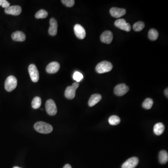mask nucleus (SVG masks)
Returning a JSON list of instances; mask_svg holds the SVG:
<instances>
[{
	"mask_svg": "<svg viewBox=\"0 0 168 168\" xmlns=\"http://www.w3.org/2000/svg\"><path fill=\"white\" fill-rule=\"evenodd\" d=\"M5 12L7 14L13 16H18L21 12V8L20 6H10L5 9Z\"/></svg>",
	"mask_w": 168,
	"mask_h": 168,
	"instance_id": "obj_9",
	"label": "nucleus"
},
{
	"mask_svg": "<svg viewBox=\"0 0 168 168\" xmlns=\"http://www.w3.org/2000/svg\"><path fill=\"white\" fill-rule=\"evenodd\" d=\"M49 29L48 32L50 35L54 36L56 35L58 31V23L57 20L55 18H52L50 21Z\"/></svg>",
	"mask_w": 168,
	"mask_h": 168,
	"instance_id": "obj_14",
	"label": "nucleus"
},
{
	"mask_svg": "<svg viewBox=\"0 0 168 168\" xmlns=\"http://www.w3.org/2000/svg\"><path fill=\"white\" fill-rule=\"evenodd\" d=\"M145 24L144 22L141 21H138L134 24L133 26V29L135 31L139 32L141 31L144 29Z\"/></svg>",
	"mask_w": 168,
	"mask_h": 168,
	"instance_id": "obj_24",
	"label": "nucleus"
},
{
	"mask_svg": "<svg viewBox=\"0 0 168 168\" xmlns=\"http://www.w3.org/2000/svg\"><path fill=\"white\" fill-rule=\"evenodd\" d=\"M164 93H165V95L167 98L168 97V88H166L165 89V91H164Z\"/></svg>",
	"mask_w": 168,
	"mask_h": 168,
	"instance_id": "obj_29",
	"label": "nucleus"
},
{
	"mask_svg": "<svg viewBox=\"0 0 168 168\" xmlns=\"http://www.w3.org/2000/svg\"><path fill=\"white\" fill-rule=\"evenodd\" d=\"M63 168H72V167H71V165L70 164H67L66 165H64V167H63Z\"/></svg>",
	"mask_w": 168,
	"mask_h": 168,
	"instance_id": "obj_30",
	"label": "nucleus"
},
{
	"mask_svg": "<svg viewBox=\"0 0 168 168\" xmlns=\"http://www.w3.org/2000/svg\"><path fill=\"white\" fill-rule=\"evenodd\" d=\"M79 87V83L78 82L73 83L72 86H69L67 87L64 93L65 97L68 99L72 100L74 98L76 94V91Z\"/></svg>",
	"mask_w": 168,
	"mask_h": 168,
	"instance_id": "obj_4",
	"label": "nucleus"
},
{
	"mask_svg": "<svg viewBox=\"0 0 168 168\" xmlns=\"http://www.w3.org/2000/svg\"><path fill=\"white\" fill-rule=\"evenodd\" d=\"M129 91V87L125 84H120L117 85L114 89V93L116 95L122 96Z\"/></svg>",
	"mask_w": 168,
	"mask_h": 168,
	"instance_id": "obj_7",
	"label": "nucleus"
},
{
	"mask_svg": "<svg viewBox=\"0 0 168 168\" xmlns=\"http://www.w3.org/2000/svg\"><path fill=\"white\" fill-rule=\"evenodd\" d=\"M11 38L14 41L17 42H24L26 39V36L21 31H16L12 33Z\"/></svg>",
	"mask_w": 168,
	"mask_h": 168,
	"instance_id": "obj_16",
	"label": "nucleus"
},
{
	"mask_svg": "<svg viewBox=\"0 0 168 168\" xmlns=\"http://www.w3.org/2000/svg\"><path fill=\"white\" fill-rule=\"evenodd\" d=\"M41 102H42V101H41V98L39 97H35L33 98V100L32 101V103H31L32 107L34 109H38L41 106Z\"/></svg>",
	"mask_w": 168,
	"mask_h": 168,
	"instance_id": "obj_21",
	"label": "nucleus"
},
{
	"mask_svg": "<svg viewBox=\"0 0 168 168\" xmlns=\"http://www.w3.org/2000/svg\"><path fill=\"white\" fill-rule=\"evenodd\" d=\"M61 1L64 4L68 7H72L75 4V1L74 0H62Z\"/></svg>",
	"mask_w": 168,
	"mask_h": 168,
	"instance_id": "obj_27",
	"label": "nucleus"
},
{
	"mask_svg": "<svg viewBox=\"0 0 168 168\" xmlns=\"http://www.w3.org/2000/svg\"><path fill=\"white\" fill-rule=\"evenodd\" d=\"M110 13L112 17L115 18H120V17H121L125 15L126 10L125 9L113 7L110 10Z\"/></svg>",
	"mask_w": 168,
	"mask_h": 168,
	"instance_id": "obj_12",
	"label": "nucleus"
},
{
	"mask_svg": "<svg viewBox=\"0 0 168 168\" xmlns=\"http://www.w3.org/2000/svg\"><path fill=\"white\" fill-rule=\"evenodd\" d=\"M20 168V167H17V166H15V167H14V168Z\"/></svg>",
	"mask_w": 168,
	"mask_h": 168,
	"instance_id": "obj_31",
	"label": "nucleus"
},
{
	"mask_svg": "<svg viewBox=\"0 0 168 168\" xmlns=\"http://www.w3.org/2000/svg\"><path fill=\"white\" fill-rule=\"evenodd\" d=\"M139 159L136 157H133L129 159L123 163L122 168H135L138 165Z\"/></svg>",
	"mask_w": 168,
	"mask_h": 168,
	"instance_id": "obj_10",
	"label": "nucleus"
},
{
	"mask_svg": "<svg viewBox=\"0 0 168 168\" xmlns=\"http://www.w3.org/2000/svg\"><path fill=\"white\" fill-rule=\"evenodd\" d=\"M158 32L154 29H150L148 33V36L149 39L152 41H155L158 37Z\"/></svg>",
	"mask_w": 168,
	"mask_h": 168,
	"instance_id": "obj_20",
	"label": "nucleus"
},
{
	"mask_svg": "<svg viewBox=\"0 0 168 168\" xmlns=\"http://www.w3.org/2000/svg\"><path fill=\"white\" fill-rule=\"evenodd\" d=\"M159 160L161 164H166L168 161V152L165 150H161L159 154Z\"/></svg>",
	"mask_w": 168,
	"mask_h": 168,
	"instance_id": "obj_19",
	"label": "nucleus"
},
{
	"mask_svg": "<svg viewBox=\"0 0 168 168\" xmlns=\"http://www.w3.org/2000/svg\"><path fill=\"white\" fill-rule=\"evenodd\" d=\"M113 39V34L112 32L109 30H106L103 32L101 36V41L103 43L109 44L112 42Z\"/></svg>",
	"mask_w": 168,
	"mask_h": 168,
	"instance_id": "obj_13",
	"label": "nucleus"
},
{
	"mask_svg": "<svg viewBox=\"0 0 168 168\" xmlns=\"http://www.w3.org/2000/svg\"><path fill=\"white\" fill-rule=\"evenodd\" d=\"M153 104V101L150 98H146L142 103V107L146 109H150Z\"/></svg>",
	"mask_w": 168,
	"mask_h": 168,
	"instance_id": "obj_23",
	"label": "nucleus"
},
{
	"mask_svg": "<svg viewBox=\"0 0 168 168\" xmlns=\"http://www.w3.org/2000/svg\"><path fill=\"white\" fill-rule=\"evenodd\" d=\"M108 122L111 125H117L121 122V119L118 116L112 115L108 119Z\"/></svg>",
	"mask_w": 168,
	"mask_h": 168,
	"instance_id": "obj_22",
	"label": "nucleus"
},
{
	"mask_svg": "<svg viewBox=\"0 0 168 168\" xmlns=\"http://www.w3.org/2000/svg\"><path fill=\"white\" fill-rule=\"evenodd\" d=\"M35 130L40 133L49 134L53 130V127L48 123L44 121H38L34 125Z\"/></svg>",
	"mask_w": 168,
	"mask_h": 168,
	"instance_id": "obj_1",
	"label": "nucleus"
},
{
	"mask_svg": "<svg viewBox=\"0 0 168 168\" xmlns=\"http://www.w3.org/2000/svg\"><path fill=\"white\" fill-rule=\"evenodd\" d=\"M73 78L76 80L77 82L78 83L82 80L83 78V75L79 72H76L74 73L73 75Z\"/></svg>",
	"mask_w": 168,
	"mask_h": 168,
	"instance_id": "obj_26",
	"label": "nucleus"
},
{
	"mask_svg": "<svg viewBox=\"0 0 168 168\" xmlns=\"http://www.w3.org/2000/svg\"><path fill=\"white\" fill-rule=\"evenodd\" d=\"M17 80L14 76H10L7 78L5 82V88L7 91L10 92L16 88Z\"/></svg>",
	"mask_w": 168,
	"mask_h": 168,
	"instance_id": "obj_3",
	"label": "nucleus"
},
{
	"mask_svg": "<svg viewBox=\"0 0 168 168\" xmlns=\"http://www.w3.org/2000/svg\"><path fill=\"white\" fill-rule=\"evenodd\" d=\"M28 71L32 81L37 82L39 79V75L38 71L36 65L34 64H31L29 65Z\"/></svg>",
	"mask_w": 168,
	"mask_h": 168,
	"instance_id": "obj_6",
	"label": "nucleus"
},
{
	"mask_svg": "<svg viewBox=\"0 0 168 168\" xmlns=\"http://www.w3.org/2000/svg\"><path fill=\"white\" fill-rule=\"evenodd\" d=\"M0 6L6 9L10 6V3L6 0H0Z\"/></svg>",
	"mask_w": 168,
	"mask_h": 168,
	"instance_id": "obj_28",
	"label": "nucleus"
},
{
	"mask_svg": "<svg viewBox=\"0 0 168 168\" xmlns=\"http://www.w3.org/2000/svg\"><path fill=\"white\" fill-rule=\"evenodd\" d=\"M48 15L47 11L44 10H40L38 12H36L35 15L36 18L37 19L40 18H45Z\"/></svg>",
	"mask_w": 168,
	"mask_h": 168,
	"instance_id": "obj_25",
	"label": "nucleus"
},
{
	"mask_svg": "<svg viewBox=\"0 0 168 168\" xmlns=\"http://www.w3.org/2000/svg\"><path fill=\"white\" fill-rule=\"evenodd\" d=\"M165 127L164 124L161 122L156 123L154 127V132L157 135H160L164 133Z\"/></svg>",
	"mask_w": 168,
	"mask_h": 168,
	"instance_id": "obj_18",
	"label": "nucleus"
},
{
	"mask_svg": "<svg viewBox=\"0 0 168 168\" xmlns=\"http://www.w3.org/2000/svg\"><path fill=\"white\" fill-rule=\"evenodd\" d=\"M112 69L111 63L107 61H102L97 65L96 71L98 73H104L110 72Z\"/></svg>",
	"mask_w": 168,
	"mask_h": 168,
	"instance_id": "obj_2",
	"label": "nucleus"
},
{
	"mask_svg": "<svg viewBox=\"0 0 168 168\" xmlns=\"http://www.w3.org/2000/svg\"><path fill=\"white\" fill-rule=\"evenodd\" d=\"M115 26L118 27L119 29H121L122 30H125L127 32L130 31V24L129 23H127L125 20L124 19H119L117 20L115 23Z\"/></svg>",
	"mask_w": 168,
	"mask_h": 168,
	"instance_id": "obj_8",
	"label": "nucleus"
},
{
	"mask_svg": "<svg viewBox=\"0 0 168 168\" xmlns=\"http://www.w3.org/2000/svg\"><path fill=\"white\" fill-rule=\"evenodd\" d=\"M45 108L47 113L50 115L53 116L57 113V107L54 101L49 99L46 101Z\"/></svg>",
	"mask_w": 168,
	"mask_h": 168,
	"instance_id": "obj_5",
	"label": "nucleus"
},
{
	"mask_svg": "<svg viewBox=\"0 0 168 168\" xmlns=\"http://www.w3.org/2000/svg\"><path fill=\"white\" fill-rule=\"evenodd\" d=\"M102 96L99 94H94L91 95L88 101V105L90 107L94 106L101 100Z\"/></svg>",
	"mask_w": 168,
	"mask_h": 168,
	"instance_id": "obj_17",
	"label": "nucleus"
},
{
	"mask_svg": "<svg viewBox=\"0 0 168 168\" xmlns=\"http://www.w3.org/2000/svg\"><path fill=\"white\" fill-rule=\"evenodd\" d=\"M60 64L57 62H52L46 67V71L49 73H55L59 71Z\"/></svg>",
	"mask_w": 168,
	"mask_h": 168,
	"instance_id": "obj_15",
	"label": "nucleus"
},
{
	"mask_svg": "<svg viewBox=\"0 0 168 168\" xmlns=\"http://www.w3.org/2000/svg\"><path fill=\"white\" fill-rule=\"evenodd\" d=\"M74 31L75 35L78 38L83 39L86 35V30L81 25L77 24L74 27Z\"/></svg>",
	"mask_w": 168,
	"mask_h": 168,
	"instance_id": "obj_11",
	"label": "nucleus"
}]
</instances>
